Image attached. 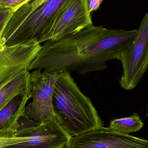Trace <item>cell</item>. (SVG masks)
<instances>
[{
	"label": "cell",
	"mask_w": 148,
	"mask_h": 148,
	"mask_svg": "<svg viewBox=\"0 0 148 148\" xmlns=\"http://www.w3.org/2000/svg\"><path fill=\"white\" fill-rule=\"evenodd\" d=\"M134 30L108 29L92 25L55 41L45 42L28 70L86 75L107 69L106 62L117 60L131 44Z\"/></svg>",
	"instance_id": "6da1fadb"
},
{
	"label": "cell",
	"mask_w": 148,
	"mask_h": 148,
	"mask_svg": "<svg viewBox=\"0 0 148 148\" xmlns=\"http://www.w3.org/2000/svg\"><path fill=\"white\" fill-rule=\"evenodd\" d=\"M71 0H30L13 13L2 32L0 45L47 41L54 25Z\"/></svg>",
	"instance_id": "7a4b0ae2"
},
{
	"label": "cell",
	"mask_w": 148,
	"mask_h": 148,
	"mask_svg": "<svg viewBox=\"0 0 148 148\" xmlns=\"http://www.w3.org/2000/svg\"><path fill=\"white\" fill-rule=\"evenodd\" d=\"M53 105L55 118L72 137L103 127L91 99L82 93L66 70L56 83Z\"/></svg>",
	"instance_id": "3957f363"
},
{
	"label": "cell",
	"mask_w": 148,
	"mask_h": 148,
	"mask_svg": "<svg viewBox=\"0 0 148 148\" xmlns=\"http://www.w3.org/2000/svg\"><path fill=\"white\" fill-rule=\"evenodd\" d=\"M71 138L55 118L40 124L23 115L12 131L0 136V148H68Z\"/></svg>",
	"instance_id": "277c9868"
},
{
	"label": "cell",
	"mask_w": 148,
	"mask_h": 148,
	"mask_svg": "<svg viewBox=\"0 0 148 148\" xmlns=\"http://www.w3.org/2000/svg\"><path fill=\"white\" fill-rule=\"evenodd\" d=\"M137 29L133 42L117 59L123 67L119 84L125 90L135 88L148 69V11Z\"/></svg>",
	"instance_id": "5b68a950"
},
{
	"label": "cell",
	"mask_w": 148,
	"mask_h": 148,
	"mask_svg": "<svg viewBox=\"0 0 148 148\" xmlns=\"http://www.w3.org/2000/svg\"><path fill=\"white\" fill-rule=\"evenodd\" d=\"M61 72L46 73L38 69L31 73L33 100L25 108L23 115L40 124L55 118L53 95L56 83Z\"/></svg>",
	"instance_id": "8992f818"
},
{
	"label": "cell",
	"mask_w": 148,
	"mask_h": 148,
	"mask_svg": "<svg viewBox=\"0 0 148 148\" xmlns=\"http://www.w3.org/2000/svg\"><path fill=\"white\" fill-rule=\"evenodd\" d=\"M68 148H148V140L102 127L72 137Z\"/></svg>",
	"instance_id": "52a82bcc"
},
{
	"label": "cell",
	"mask_w": 148,
	"mask_h": 148,
	"mask_svg": "<svg viewBox=\"0 0 148 148\" xmlns=\"http://www.w3.org/2000/svg\"><path fill=\"white\" fill-rule=\"evenodd\" d=\"M42 48L36 40L12 46L0 45V85L28 70Z\"/></svg>",
	"instance_id": "ba28073f"
},
{
	"label": "cell",
	"mask_w": 148,
	"mask_h": 148,
	"mask_svg": "<svg viewBox=\"0 0 148 148\" xmlns=\"http://www.w3.org/2000/svg\"><path fill=\"white\" fill-rule=\"evenodd\" d=\"M92 24L89 0H71L56 21L47 41L58 40Z\"/></svg>",
	"instance_id": "9c48e42d"
},
{
	"label": "cell",
	"mask_w": 148,
	"mask_h": 148,
	"mask_svg": "<svg viewBox=\"0 0 148 148\" xmlns=\"http://www.w3.org/2000/svg\"><path fill=\"white\" fill-rule=\"evenodd\" d=\"M29 97L20 95L10 100L0 109V136L12 131L23 115Z\"/></svg>",
	"instance_id": "30bf717a"
},
{
	"label": "cell",
	"mask_w": 148,
	"mask_h": 148,
	"mask_svg": "<svg viewBox=\"0 0 148 148\" xmlns=\"http://www.w3.org/2000/svg\"><path fill=\"white\" fill-rule=\"evenodd\" d=\"M30 75L28 70L19 73L8 82L0 85V109L14 97L19 95L31 98Z\"/></svg>",
	"instance_id": "8fae6325"
},
{
	"label": "cell",
	"mask_w": 148,
	"mask_h": 148,
	"mask_svg": "<svg viewBox=\"0 0 148 148\" xmlns=\"http://www.w3.org/2000/svg\"><path fill=\"white\" fill-rule=\"evenodd\" d=\"M144 126L139 114L135 113L129 117L113 120L110 122L109 127L116 132L129 135L130 133L140 131Z\"/></svg>",
	"instance_id": "7c38bea8"
},
{
	"label": "cell",
	"mask_w": 148,
	"mask_h": 148,
	"mask_svg": "<svg viewBox=\"0 0 148 148\" xmlns=\"http://www.w3.org/2000/svg\"><path fill=\"white\" fill-rule=\"evenodd\" d=\"M30 0H0V8L9 9L14 12Z\"/></svg>",
	"instance_id": "4fadbf2b"
},
{
	"label": "cell",
	"mask_w": 148,
	"mask_h": 148,
	"mask_svg": "<svg viewBox=\"0 0 148 148\" xmlns=\"http://www.w3.org/2000/svg\"><path fill=\"white\" fill-rule=\"evenodd\" d=\"M13 13L14 12L11 10L0 8V33L4 29L12 17Z\"/></svg>",
	"instance_id": "5bb4252c"
},
{
	"label": "cell",
	"mask_w": 148,
	"mask_h": 148,
	"mask_svg": "<svg viewBox=\"0 0 148 148\" xmlns=\"http://www.w3.org/2000/svg\"><path fill=\"white\" fill-rule=\"evenodd\" d=\"M103 0H89V8L90 13L98 9Z\"/></svg>",
	"instance_id": "9a60e30c"
},
{
	"label": "cell",
	"mask_w": 148,
	"mask_h": 148,
	"mask_svg": "<svg viewBox=\"0 0 148 148\" xmlns=\"http://www.w3.org/2000/svg\"><path fill=\"white\" fill-rule=\"evenodd\" d=\"M147 117H148V109H147Z\"/></svg>",
	"instance_id": "2e32d148"
}]
</instances>
